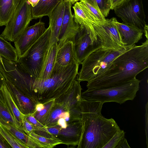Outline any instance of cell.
Returning a JSON list of instances; mask_svg holds the SVG:
<instances>
[{"instance_id":"11","label":"cell","mask_w":148,"mask_h":148,"mask_svg":"<svg viewBox=\"0 0 148 148\" xmlns=\"http://www.w3.org/2000/svg\"><path fill=\"white\" fill-rule=\"evenodd\" d=\"M82 90L80 82L76 79L70 90L55 100V102H63L67 107L70 114L69 121L82 119L81 106Z\"/></svg>"},{"instance_id":"12","label":"cell","mask_w":148,"mask_h":148,"mask_svg":"<svg viewBox=\"0 0 148 148\" xmlns=\"http://www.w3.org/2000/svg\"><path fill=\"white\" fill-rule=\"evenodd\" d=\"M72 5L71 3L65 2L63 19L58 42L59 48L69 41L74 43L80 29V25L74 21L71 10Z\"/></svg>"},{"instance_id":"35","label":"cell","mask_w":148,"mask_h":148,"mask_svg":"<svg viewBox=\"0 0 148 148\" xmlns=\"http://www.w3.org/2000/svg\"><path fill=\"white\" fill-rule=\"evenodd\" d=\"M115 148H130L125 137L119 142Z\"/></svg>"},{"instance_id":"20","label":"cell","mask_w":148,"mask_h":148,"mask_svg":"<svg viewBox=\"0 0 148 148\" xmlns=\"http://www.w3.org/2000/svg\"><path fill=\"white\" fill-rule=\"evenodd\" d=\"M69 110L64 103L55 101L50 114L44 125L46 127L54 126L58 124L59 119L64 118L67 122L69 120Z\"/></svg>"},{"instance_id":"1","label":"cell","mask_w":148,"mask_h":148,"mask_svg":"<svg viewBox=\"0 0 148 148\" xmlns=\"http://www.w3.org/2000/svg\"><path fill=\"white\" fill-rule=\"evenodd\" d=\"M148 67V39L134 45L119 56L109 68L99 76L88 82V89L118 85L136 78Z\"/></svg>"},{"instance_id":"41","label":"cell","mask_w":148,"mask_h":148,"mask_svg":"<svg viewBox=\"0 0 148 148\" xmlns=\"http://www.w3.org/2000/svg\"><path fill=\"white\" fill-rule=\"evenodd\" d=\"M31 4L32 7L35 6L38 3L40 0H27Z\"/></svg>"},{"instance_id":"16","label":"cell","mask_w":148,"mask_h":148,"mask_svg":"<svg viewBox=\"0 0 148 148\" xmlns=\"http://www.w3.org/2000/svg\"><path fill=\"white\" fill-rule=\"evenodd\" d=\"M116 24L125 47H133L142 38L143 32L140 30L123 23H119L117 20Z\"/></svg>"},{"instance_id":"3","label":"cell","mask_w":148,"mask_h":148,"mask_svg":"<svg viewBox=\"0 0 148 148\" xmlns=\"http://www.w3.org/2000/svg\"><path fill=\"white\" fill-rule=\"evenodd\" d=\"M82 133L78 148H103L120 129L113 118L102 115L83 123Z\"/></svg>"},{"instance_id":"13","label":"cell","mask_w":148,"mask_h":148,"mask_svg":"<svg viewBox=\"0 0 148 148\" xmlns=\"http://www.w3.org/2000/svg\"><path fill=\"white\" fill-rule=\"evenodd\" d=\"M74 44L75 58L79 64L91 53L101 48L92 42L89 34L84 25H80Z\"/></svg>"},{"instance_id":"40","label":"cell","mask_w":148,"mask_h":148,"mask_svg":"<svg viewBox=\"0 0 148 148\" xmlns=\"http://www.w3.org/2000/svg\"><path fill=\"white\" fill-rule=\"evenodd\" d=\"M44 108V105L41 103L37 104L36 107V111L39 112L40 111Z\"/></svg>"},{"instance_id":"34","label":"cell","mask_w":148,"mask_h":148,"mask_svg":"<svg viewBox=\"0 0 148 148\" xmlns=\"http://www.w3.org/2000/svg\"><path fill=\"white\" fill-rule=\"evenodd\" d=\"M61 128V127L58 124L52 126L46 127V130L47 132L52 136L56 138Z\"/></svg>"},{"instance_id":"15","label":"cell","mask_w":148,"mask_h":148,"mask_svg":"<svg viewBox=\"0 0 148 148\" xmlns=\"http://www.w3.org/2000/svg\"><path fill=\"white\" fill-rule=\"evenodd\" d=\"M65 9V2L63 0L54 9L48 16L49 26L51 30L50 44L58 42Z\"/></svg>"},{"instance_id":"19","label":"cell","mask_w":148,"mask_h":148,"mask_svg":"<svg viewBox=\"0 0 148 148\" xmlns=\"http://www.w3.org/2000/svg\"><path fill=\"white\" fill-rule=\"evenodd\" d=\"M75 60H76L74 44L72 41H68L59 48L56 60L58 64L62 66H66Z\"/></svg>"},{"instance_id":"6","label":"cell","mask_w":148,"mask_h":148,"mask_svg":"<svg viewBox=\"0 0 148 148\" xmlns=\"http://www.w3.org/2000/svg\"><path fill=\"white\" fill-rule=\"evenodd\" d=\"M116 21L112 17L91 23L88 31L92 42L105 49L117 50L125 47L116 24Z\"/></svg>"},{"instance_id":"5","label":"cell","mask_w":148,"mask_h":148,"mask_svg":"<svg viewBox=\"0 0 148 148\" xmlns=\"http://www.w3.org/2000/svg\"><path fill=\"white\" fill-rule=\"evenodd\" d=\"M140 80L136 78L116 86L102 88L87 89L81 93L83 99L104 103L115 102L121 104L133 100L139 89Z\"/></svg>"},{"instance_id":"43","label":"cell","mask_w":148,"mask_h":148,"mask_svg":"<svg viewBox=\"0 0 148 148\" xmlns=\"http://www.w3.org/2000/svg\"><path fill=\"white\" fill-rule=\"evenodd\" d=\"M80 0H63L65 2H70L71 3L72 5L74 4L75 3L78 2Z\"/></svg>"},{"instance_id":"39","label":"cell","mask_w":148,"mask_h":148,"mask_svg":"<svg viewBox=\"0 0 148 148\" xmlns=\"http://www.w3.org/2000/svg\"><path fill=\"white\" fill-rule=\"evenodd\" d=\"M5 82V78L0 71V88L2 85ZM1 94H2V93L0 90V100L2 101H4L3 98L2 97V95Z\"/></svg>"},{"instance_id":"2","label":"cell","mask_w":148,"mask_h":148,"mask_svg":"<svg viewBox=\"0 0 148 148\" xmlns=\"http://www.w3.org/2000/svg\"><path fill=\"white\" fill-rule=\"evenodd\" d=\"M79 65L76 60L66 66L55 62L49 78L44 80L35 79L28 96L38 103L43 104L59 99L72 88Z\"/></svg>"},{"instance_id":"42","label":"cell","mask_w":148,"mask_h":148,"mask_svg":"<svg viewBox=\"0 0 148 148\" xmlns=\"http://www.w3.org/2000/svg\"><path fill=\"white\" fill-rule=\"evenodd\" d=\"M148 25L146 24L145 27L144 33H145V36L147 39H148Z\"/></svg>"},{"instance_id":"18","label":"cell","mask_w":148,"mask_h":148,"mask_svg":"<svg viewBox=\"0 0 148 148\" xmlns=\"http://www.w3.org/2000/svg\"><path fill=\"white\" fill-rule=\"evenodd\" d=\"M0 90L5 102L6 103L18 126L22 130L21 127L24 114L19 110L17 106L13 99L11 91L5 82L1 86Z\"/></svg>"},{"instance_id":"9","label":"cell","mask_w":148,"mask_h":148,"mask_svg":"<svg viewBox=\"0 0 148 148\" xmlns=\"http://www.w3.org/2000/svg\"><path fill=\"white\" fill-rule=\"evenodd\" d=\"M123 23L135 27L144 33L146 25L142 0H126L113 9Z\"/></svg>"},{"instance_id":"27","label":"cell","mask_w":148,"mask_h":148,"mask_svg":"<svg viewBox=\"0 0 148 148\" xmlns=\"http://www.w3.org/2000/svg\"><path fill=\"white\" fill-rule=\"evenodd\" d=\"M0 118L17 128L21 129L15 121L6 103L0 100Z\"/></svg>"},{"instance_id":"10","label":"cell","mask_w":148,"mask_h":148,"mask_svg":"<svg viewBox=\"0 0 148 148\" xmlns=\"http://www.w3.org/2000/svg\"><path fill=\"white\" fill-rule=\"evenodd\" d=\"M46 29L45 23L40 20L34 25L27 28L14 42L18 58L24 54Z\"/></svg>"},{"instance_id":"17","label":"cell","mask_w":148,"mask_h":148,"mask_svg":"<svg viewBox=\"0 0 148 148\" xmlns=\"http://www.w3.org/2000/svg\"><path fill=\"white\" fill-rule=\"evenodd\" d=\"M59 48L57 42L49 44L45 54L40 72L37 78L44 80L50 77L56 62V54Z\"/></svg>"},{"instance_id":"36","label":"cell","mask_w":148,"mask_h":148,"mask_svg":"<svg viewBox=\"0 0 148 148\" xmlns=\"http://www.w3.org/2000/svg\"><path fill=\"white\" fill-rule=\"evenodd\" d=\"M148 102H147L145 105V133L146 138V144L147 147L148 148Z\"/></svg>"},{"instance_id":"4","label":"cell","mask_w":148,"mask_h":148,"mask_svg":"<svg viewBox=\"0 0 148 148\" xmlns=\"http://www.w3.org/2000/svg\"><path fill=\"white\" fill-rule=\"evenodd\" d=\"M131 48L125 47L117 50L100 48L95 50L81 62L82 68L76 79L80 82H88L99 76L109 68L116 58Z\"/></svg>"},{"instance_id":"14","label":"cell","mask_w":148,"mask_h":148,"mask_svg":"<svg viewBox=\"0 0 148 148\" xmlns=\"http://www.w3.org/2000/svg\"><path fill=\"white\" fill-rule=\"evenodd\" d=\"M67 126L62 128L57 138L62 144L74 147L79 142L82 131V120L69 121L67 122Z\"/></svg>"},{"instance_id":"37","label":"cell","mask_w":148,"mask_h":148,"mask_svg":"<svg viewBox=\"0 0 148 148\" xmlns=\"http://www.w3.org/2000/svg\"><path fill=\"white\" fill-rule=\"evenodd\" d=\"M126 0H110L111 10H113L116 7L121 5Z\"/></svg>"},{"instance_id":"30","label":"cell","mask_w":148,"mask_h":148,"mask_svg":"<svg viewBox=\"0 0 148 148\" xmlns=\"http://www.w3.org/2000/svg\"><path fill=\"white\" fill-rule=\"evenodd\" d=\"M98 7L103 16L105 17L109 14L111 10L110 0H90Z\"/></svg>"},{"instance_id":"21","label":"cell","mask_w":148,"mask_h":148,"mask_svg":"<svg viewBox=\"0 0 148 148\" xmlns=\"http://www.w3.org/2000/svg\"><path fill=\"white\" fill-rule=\"evenodd\" d=\"M63 0H40L37 4L32 8V19L49 16L56 6Z\"/></svg>"},{"instance_id":"24","label":"cell","mask_w":148,"mask_h":148,"mask_svg":"<svg viewBox=\"0 0 148 148\" xmlns=\"http://www.w3.org/2000/svg\"><path fill=\"white\" fill-rule=\"evenodd\" d=\"M0 56L8 60H18V56L15 48L0 35Z\"/></svg>"},{"instance_id":"28","label":"cell","mask_w":148,"mask_h":148,"mask_svg":"<svg viewBox=\"0 0 148 148\" xmlns=\"http://www.w3.org/2000/svg\"><path fill=\"white\" fill-rule=\"evenodd\" d=\"M55 99L52 100L44 104V108L40 111H35L34 116L40 123L44 124L48 119L52 108L54 105Z\"/></svg>"},{"instance_id":"29","label":"cell","mask_w":148,"mask_h":148,"mask_svg":"<svg viewBox=\"0 0 148 148\" xmlns=\"http://www.w3.org/2000/svg\"><path fill=\"white\" fill-rule=\"evenodd\" d=\"M80 1L97 20L103 21L105 17L102 14L97 6L90 0H80Z\"/></svg>"},{"instance_id":"31","label":"cell","mask_w":148,"mask_h":148,"mask_svg":"<svg viewBox=\"0 0 148 148\" xmlns=\"http://www.w3.org/2000/svg\"><path fill=\"white\" fill-rule=\"evenodd\" d=\"M125 132L123 130L117 131L103 148H115L120 141L125 137Z\"/></svg>"},{"instance_id":"38","label":"cell","mask_w":148,"mask_h":148,"mask_svg":"<svg viewBox=\"0 0 148 148\" xmlns=\"http://www.w3.org/2000/svg\"><path fill=\"white\" fill-rule=\"evenodd\" d=\"M58 125H60L62 128H65L67 126V123L65 119L63 118L59 119L58 121Z\"/></svg>"},{"instance_id":"25","label":"cell","mask_w":148,"mask_h":148,"mask_svg":"<svg viewBox=\"0 0 148 148\" xmlns=\"http://www.w3.org/2000/svg\"><path fill=\"white\" fill-rule=\"evenodd\" d=\"M40 148H52L62 144V142L56 137L48 138L41 136L32 132L28 135Z\"/></svg>"},{"instance_id":"8","label":"cell","mask_w":148,"mask_h":148,"mask_svg":"<svg viewBox=\"0 0 148 148\" xmlns=\"http://www.w3.org/2000/svg\"><path fill=\"white\" fill-rule=\"evenodd\" d=\"M32 7L27 0H20L12 17L0 35L8 41L14 42L29 27L32 19Z\"/></svg>"},{"instance_id":"32","label":"cell","mask_w":148,"mask_h":148,"mask_svg":"<svg viewBox=\"0 0 148 148\" xmlns=\"http://www.w3.org/2000/svg\"><path fill=\"white\" fill-rule=\"evenodd\" d=\"M34 113L24 114V118L34 126L35 129V131L46 130L45 126L40 123L34 117Z\"/></svg>"},{"instance_id":"22","label":"cell","mask_w":148,"mask_h":148,"mask_svg":"<svg viewBox=\"0 0 148 148\" xmlns=\"http://www.w3.org/2000/svg\"><path fill=\"white\" fill-rule=\"evenodd\" d=\"M0 124L28 148H40L39 145L23 130H20L10 123L6 122L0 118Z\"/></svg>"},{"instance_id":"26","label":"cell","mask_w":148,"mask_h":148,"mask_svg":"<svg viewBox=\"0 0 148 148\" xmlns=\"http://www.w3.org/2000/svg\"><path fill=\"white\" fill-rule=\"evenodd\" d=\"M0 135L11 147L14 148H28L25 145L13 136L0 124Z\"/></svg>"},{"instance_id":"23","label":"cell","mask_w":148,"mask_h":148,"mask_svg":"<svg viewBox=\"0 0 148 148\" xmlns=\"http://www.w3.org/2000/svg\"><path fill=\"white\" fill-rule=\"evenodd\" d=\"M20 0H0V27L6 26L12 17Z\"/></svg>"},{"instance_id":"33","label":"cell","mask_w":148,"mask_h":148,"mask_svg":"<svg viewBox=\"0 0 148 148\" xmlns=\"http://www.w3.org/2000/svg\"><path fill=\"white\" fill-rule=\"evenodd\" d=\"M21 127L22 130L27 135L35 131V129L34 126L24 117Z\"/></svg>"},{"instance_id":"7","label":"cell","mask_w":148,"mask_h":148,"mask_svg":"<svg viewBox=\"0 0 148 148\" xmlns=\"http://www.w3.org/2000/svg\"><path fill=\"white\" fill-rule=\"evenodd\" d=\"M51 35L50 26L17 61L35 78L40 72L45 52L48 48Z\"/></svg>"}]
</instances>
